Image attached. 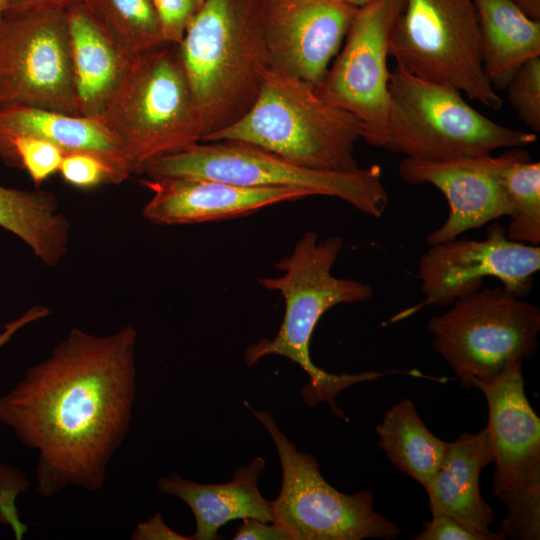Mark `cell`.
I'll use <instances>...</instances> for the list:
<instances>
[{
    "label": "cell",
    "mask_w": 540,
    "mask_h": 540,
    "mask_svg": "<svg viewBox=\"0 0 540 540\" xmlns=\"http://www.w3.org/2000/svg\"><path fill=\"white\" fill-rule=\"evenodd\" d=\"M137 331L106 336L73 328L43 361L0 395V423L38 453L36 488L102 489L131 426Z\"/></svg>",
    "instance_id": "cell-1"
},
{
    "label": "cell",
    "mask_w": 540,
    "mask_h": 540,
    "mask_svg": "<svg viewBox=\"0 0 540 540\" xmlns=\"http://www.w3.org/2000/svg\"><path fill=\"white\" fill-rule=\"evenodd\" d=\"M342 248L343 240L339 236L320 240L315 232H306L296 242L291 254L275 264L282 274L258 280L263 288L282 295L285 314L274 338L251 344L244 352L248 366L268 355L286 357L298 364L309 378L302 388L305 402L309 406L328 402L339 417H344L335 403L339 392L359 382L399 373V370H393L337 375L312 362L310 340L322 315L336 305L366 302L374 296L370 284L332 274V267Z\"/></svg>",
    "instance_id": "cell-2"
},
{
    "label": "cell",
    "mask_w": 540,
    "mask_h": 540,
    "mask_svg": "<svg viewBox=\"0 0 540 540\" xmlns=\"http://www.w3.org/2000/svg\"><path fill=\"white\" fill-rule=\"evenodd\" d=\"M178 50L203 140L250 109L271 66L261 0H201Z\"/></svg>",
    "instance_id": "cell-3"
},
{
    "label": "cell",
    "mask_w": 540,
    "mask_h": 540,
    "mask_svg": "<svg viewBox=\"0 0 540 540\" xmlns=\"http://www.w3.org/2000/svg\"><path fill=\"white\" fill-rule=\"evenodd\" d=\"M363 125L351 113L321 98L309 83L270 66L250 109L201 142L239 141L304 168H358L356 143Z\"/></svg>",
    "instance_id": "cell-4"
},
{
    "label": "cell",
    "mask_w": 540,
    "mask_h": 540,
    "mask_svg": "<svg viewBox=\"0 0 540 540\" xmlns=\"http://www.w3.org/2000/svg\"><path fill=\"white\" fill-rule=\"evenodd\" d=\"M133 174L150 161L181 151L203 137L178 45L135 56L102 115Z\"/></svg>",
    "instance_id": "cell-5"
},
{
    "label": "cell",
    "mask_w": 540,
    "mask_h": 540,
    "mask_svg": "<svg viewBox=\"0 0 540 540\" xmlns=\"http://www.w3.org/2000/svg\"><path fill=\"white\" fill-rule=\"evenodd\" d=\"M390 111L382 149L405 157L443 161L525 147L535 133L511 129L474 109L457 89L415 77L397 66L390 73Z\"/></svg>",
    "instance_id": "cell-6"
},
{
    "label": "cell",
    "mask_w": 540,
    "mask_h": 540,
    "mask_svg": "<svg viewBox=\"0 0 540 540\" xmlns=\"http://www.w3.org/2000/svg\"><path fill=\"white\" fill-rule=\"evenodd\" d=\"M148 179L199 178L247 187H293L339 198L358 211L380 218L389 198L381 168L324 171L295 165L257 146L230 140L198 142L148 162Z\"/></svg>",
    "instance_id": "cell-7"
},
{
    "label": "cell",
    "mask_w": 540,
    "mask_h": 540,
    "mask_svg": "<svg viewBox=\"0 0 540 540\" xmlns=\"http://www.w3.org/2000/svg\"><path fill=\"white\" fill-rule=\"evenodd\" d=\"M432 317V346L464 388L488 382L509 364L532 359L538 347L540 309L502 286L481 288Z\"/></svg>",
    "instance_id": "cell-8"
},
{
    "label": "cell",
    "mask_w": 540,
    "mask_h": 540,
    "mask_svg": "<svg viewBox=\"0 0 540 540\" xmlns=\"http://www.w3.org/2000/svg\"><path fill=\"white\" fill-rule=\"evenodd\" d=\"M389 56L415 77L451 86L490 109L501 107L483 68L473 0H404Z\"/></svg>",
    "instance_id": "cell-9"
},
{
    "label": "cell",
    "mask_w": 540,
    "mask_h": 540,
    "mask_svg": "<svg viewBox=\"0 0 540 540\" xmlns=\"http://www.w3.org/2000/svg\"><path fill=\"white\" fill-rule=\"evenodd\" d=\"M244 405L265 427L279 455L282 486L272 501L273 523L290 540H392L400 528L374 509L372 491L344 494L322 476L319 463L311 454L298 451L267 411Z\"/></svg>",
    "instance_id": "cell-10"
},
{
    "label": "cell",
    "mask_w": 540,
    "mask_h": 540,
    "mask_svg": "<svg viewBox=\"0 0 540 540\" xmlns=\"http://www.w3.org/2000/svg\"><path fill=\"white\" fill-rule=\"evenodd\" d=\"M13 104L78 115L66 9L0 20V109Z\"/></svg>",
    "instance_id": "cell-11"
},
{
    "label": "cell",
    "mask_w": 540,
    "mask_h": 540,
    "mask_svg": "<svg viewBox=\"0 0 540 540\" xmlns=\"http://www.w3.org/2000/svg\"><path fill=\"white\" fill-rule=\"evenodd\" d=\"M403 6L404 0H373L358 7L343 47L315 87L321 98L359 119L363 139L381 149L390 111L389 42Z\"/></svg>",
    "instance_id": "cell-12"
},
{
    "label": "cell",
    "mask_w": 540,
    "mask_h": 540,
    "mask_svg": "<svg viewBox=\"0 0 540 540\" xmlns=\"http://www.w3.org/2000/svg\"><path fill=\"white\" fill-rule=\"evenodd\" d=\"M540 269V247L509 240L500 223H492L484 240L453 239L430 245L421 256L418 278L425 296L389 323L400 321L424 306H450L482 288L487 277L498 279L510 294L525 298Z\"/></svg>",
    "instance_id": "cell-13"
},
{
    "label": "cell",
    "mask_w": 540,
    "mask_h": 540,
    "mask_svg": "<svg viewBox=\"0 0 540 540\" xmlns=\"http://www.w3.org/2000/svg\"><path fill=\"white\" fill-rule=\"evenodd\" d=\"M523 150L516 147L497 157L443 161L403 158L398 165L401 179L409 184L433 185L449 205L445 222L428 234L426 242L434 245L450 241L500 217L511 218L515 211L504 183V171Z\"/></svg>",
    "instance_id": "cell-14"
},
{
    "label": "cell",
    "mask_w": 540,
    "mask_h": 540,
    "mask_svg": "<svg viewBox=\"0 0 540 540\" xmlns=\"http://www.w3.org/2000/svg\"><path fill=\"white\" fill-rule=\"evenodd\" d=\"M271 66L314 88L339 52L357 7L343 0H261Z\"/></svg>",
    "instance_id": "cell-15"
},
{
    "label": "cell",
    "mask_w": 540,
    "mask_h": 540,
    "mask_svg": "<svg viewBox=\"0 0 540 540\" xmlns=\"http://www.w3.org/2000/svg\"><path fill=\"white\" fill-rule=\"evenodd\" d=\"M523 361L488 382L474 381L488 406V434L495 464L492 494L540 490V419L525 394Z\"/></svg>",
    "instance_id": "cell-16"
},
{
    "label": "cell",
    "mask_w": 540,
    "mask_h": 540,
    "mask_svg": "<svg viewBox=\"0 0 540 540\" xmlns=\"http://www.w3.org/2000/svg\"><path fill=\"white\" fill-rule=\"evenodd\" d=\"M152 197L142 216L157 225H190L250 215L312 194L293 187H247L199 178L141 180Z\"/></svg>",
    "instance_id": "cell-17"
},
{
    "label": "cell",
    "mask_w": 540,
    "mask_h": 540,
    "mask_svg": "<svg viewBox=\"0 0 540 540\" xmlns=\"http://www.w3.org/2000/svg\"><path fill=\"white\" fill-rule=\"evenodd\" d=\"M66 14L78 115L98 118L135 56L83 2L68 7Z\"/></svg>",
    "instance_id": "cell-18"
},
{
    "label": "cell",
    "mask_w": 540,
    "mask_h": 540,
    "mask_svg": "<svg viewBox=\"0 0 540 540\" xmlns=\"http://www.w3.org/2000/svg\"><path fill=\"white\" fill-rule=\"evenodd\" d=\"M265 460L257 456L247 466L238 467L230 482L201 484L177 473L157 481L160 493L181 499L192 511L196 529L192 540H217L220 527L236 519L254 518L273 523L272 501L259 492L258 479Z\"/></svg>",
    "instance_id": "cell-19"
},
{
    "label": "cell",
    "mask_w": 540,
    "mask_h": 540,
    "mask_svg": "<svg viewBox=\"0 0 540 540\" xmlns=\"http://www.w3.org/2000/svg\"><path fill=\"white\" fill-rule=\"evenodd\" d=\"M17 135L49 141L64 153L95 155L113 171L117 184L133 174L121 145L100 117L13 104L0 109V143Z\"/></svg>",
    "instance_id": "cell-20"
},
{
    "label": "cell",
    "mask_w": 540,
    "mask_h": 540,
    "mask_svg": "<svg viewBox=\"0 0 540 540\" xmlns=\"http://www.w3.org/2000/svg\"><path fill=\"white\" fill-rule=\"evenodd\" d=\"M493 462L486 428L463 433L448 447L425 490L431 513L455 517L481 530H490L495 514L480 492V475Z\"/></svg>",
    "instance_id": "cell-21"
},
{
    "label": "cell",
    "mask_w": 540,
    "mask_h": 540,
    "mask_svg": "<svg viewBox=\"0 0 540 540\" xmlns=\"http://www.w3.org/2000/svg\"><path fill=\"white\" fill-rule=\"evenodd\" d=\"M480 32L483 68L495 89L506 88L516 71L540 56V21L512 0H473Z\"/></svg>",
    "instance_id": "cell-22"
},
{
    "label": "cell",
    "mask_w": 540,
    "mask_h": 540,
    "mask_svg": "<svg viewBox=\"0 0 540 540\" xmlns=\"http://www.w3.org/2000/svg\"><path fill=\"white\" fill-rule=\"evenodd\" d=\"M0 227L22 240L45 265H58L65 256L70 223L54 194L0 184Z\"/></svg>",
    "instance_id": "cell-23"
},
{
    "label": "cell",
    "mask_w": 540,
    "mask_h": 540,
    "mask_svg": "<svg viewBox=\"0 0 540 540\" xmlns=\"http://www.w3.org/2000/svg\"><path fill=\"white\" fill-rule=\"evenodd\" d=\"M375 432L390 462L426 490L443 461L448 442L426 427L413 401L406 398L393 405Z\"/></svg>",
    "instance_id": "cell-24"
},
{
    "label": "cell",
    "mask_w": 540,
    "mask_h": 540,
    "mask_svg": "<svg viewBox=\"0 0 540 540\" xmlns=\"http://www.w3.org/2000/svg\"><path fill=\"white\" fill-rule=\"evenodd\" d=\"M83 3L134 56L166 44L151 0H83Z\"/></svg>",
    "instance_id": "cell-25"
},
{
    "label": "cell",
    "mask_w": 540,
    "mask_h": 540,
    "mask_svg": "<svg viewBox=\"0 0 540 540\" xmlns=\"http://www.w3.org/2000/svg\"><path fill=\"white\" fill-rule=\"evenodd\" d=\"M504 183L514 215L505 228L509 240L539 246L540 243V163L531 162L523 150L504 171Z\"/></svg>",
    "instance_id": "cell-26"
},
{
    "label": "cell",
    "mask_w": 540,
    "mask_h": 540,
    "mask_svg": "<svg viewBox=\"0 0 540 540\" xmlns=\"http://www.w3.org/2000/svg\"><path fill=\"white\" fill-rule=\"evenodd\" d=\"M64 151L53 143L28 135H17L0 143V159L24 169L39 186L59 171Z\"/></svg>",
    "instance_id": "cell-27"
},
{
    "label": "cell",
    "mask_w": 540,
    "mask_h": 540,
    "mask_svg": "<svg viewBox=\"0 0 540 540\" xmlns=\"http://www.w3.org/2000/svg\"><path fill=\"white\" fill-rule=\"evenodd\" d=\"M507 508L498 534L502 540L540 539V490L511 491L498 496Z\"/></svg>",
    "instance_id": "cell-28"
},
{
    "label": "cell",
    "mask_w": 540,
    "mask_h": 540,
    "mask_svg": "<svg viewBox=\"0 0 540 540\" xmlns=\"http://www.w3.org/2000/svg\"><path fill=\"white\" fill-rule=\"evenodd\" d=\"M506 88L508 101L520 120L540 132V56L521 65Z\"/></svg>",
    "instance_id": "cell-29"
},
{
    "label": "cell",
    "mask_w": 540,
    "mask_h": 540,
    "mask_svg": "<svg viewBox=\"0 0 540 540\" xmlns=\"http://www.w3.org/2000/svg\"><path fill=\"white\" fill-rule=\"evenodd\" d=\"M63 180L77 188L88 189L101 183H116L113 171L95 155L86 152L65 153L59 171Z\"/></svg>",
    "instance_id": "cell-30"
},
{
    "label": "cell",
    "mask_w": 540,
    "mask_h": 540,
    "mask_svg": "<svg viewBox=\"0 0 540 540\" xmlns=\"http://www.w3.org/2000/svg\"><path fill=\"white\" fill-rule=\"evenodd\" d=\"M414 540H502L490 530H481L455 517L433 513L431 520H423L421 531Z\"/></svg>",
    "instance_id": "cell-31"
},
{
    "label": "cell",
    "mask_w": 540,
    "mask_h": 540,
    "mask_svg": "<svg viewBox=\"0 0 540 540\" xmlns=\"http://www.w3.org/2000/svg\"><path fill=\"white\" fill-rule=\"evenodd\" d=\"M165 43L179 45L201 0H151Z\"/></svg>",
    "instance_id": "cell-32"
},
{
    "label": "cell",
    "mask_w": 540,
    "mask_h": 540,
    "mask_svg": "<svg viewBox=\"0 0 540 540\" xmlns=\"http://www.w3.org/2000/svg\"><path fill=\"white\" fill-rule=\"evenodd\" d=\"M234 540H290L288 534L275 523H266L254 518H245L239 525Z\"/></svg>",
    "instance_id": "cell-33"
},
{
    "label": "cell",
    "mask_w": 540,
    "mask_h": 540,
    "mask_svg": "<svg viewBox=\"0 0 540 540\" xmlns=\"http://www.w3.org/2000/svg\"><path fill=\"white\" fill-rule=\"evenodd\" d=\"M133 540H192L191 536H183L172 530L163 521L160 513L137 525L131 536Z\"/></svg>",
    "instance_id": "cell-34"
},
{
    "label": "cell",
    "mask_w": 540,
    "mask_h": 540,
    "mask_svg": "<svg viewBox=\"0 0 540 540\" xmlns=\"http://www.w3.org/2000/svg\"><path fill=\"white\" fill-rule=\"evenodd\" d=\"M80 2H83V0H10L5 14L47 8L67 9L71 5Z\"/></svg>",
    "instance_id": "cell-35"
},
{
    "label": "cell",
    "mask_w": 540,
    "mask_h": 540,
    "mask_svg": "<svg viewBox=\"0 0 540 540\" xmlns=\"http://www.w3.org/2000/svg\"><path fill=\"white\" fill-rule=\"evenodd\" d=\"M50 310L46 307H34L27 311L20 319L10 323L5 327V330L0 329V347L15 333L21 326L32 322L36 319L47 316Z\"/></svg>",
    "instance_id": "cell-36"
},
{
    "label": "cell",
    "mask_w": 540,
    "mask_h": 540,
    "mask_svg": "<svg viewBox=\"0 0 540 540\" xmlns=\"http://www.w3.org/2000/svg\"><path fill=\"white\" fill-rule=\"evenodd\" d=\"M528 17L540 21V0H512Z\"/></svg>",
    "instance_id": "cell-37"
},
{
    "label": "cell",
    "mask_w": 540,
    "mask_h": 540,
    "mask_svg": "<svg viewBox=\"0 0 540 540\" xmlns=\"http://www.w3.org/2000/svg\"><path fill=\"white\" fill-rule=\"evenodd\" d=\"M343 1H345L346 3L358 8V7H361V6L371 2L373 0H343Z\"/></svg>",
    "instance_id": "cell-38"
},
{
    "label": "cell",
    "mask_w": 540,
    "mask_h": 540,
    "mask_svg": "<svg viewBox=\"0 0 540 540\" xmlns=\"http://www.w3.org/2000/svg\"><path fill=\"white\" fill-rule=\"evenodd\" d=\"M10 0H0V20L7 12Z\"/></svg>",
    "instance_id": "cell-39"
}]
</instances>
